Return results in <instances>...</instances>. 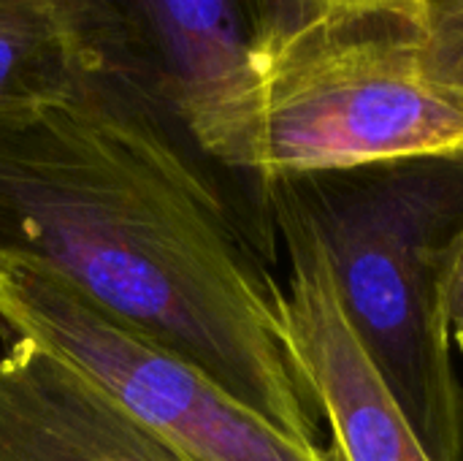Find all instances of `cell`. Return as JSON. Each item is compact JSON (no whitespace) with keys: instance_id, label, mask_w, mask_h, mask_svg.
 I'll use <instances>...</instances> for the list:
<instances>
[{"instance_id":"6da1fadb","label":"cell","mask_w":463,"mask_h":461,"mask_svg":"<svg viewBox=\"0 0 463 461\" xmlns=\"http://www.w3.org/2000/svg\"><path fill=\"white\" fill-rule=\"evenodd\" d=\"M0 250L35 258L320 448L252 258L203 158L152 117L71 92L0 111Z\"/></svg>"},{"instance_id":"7a4b0ae2","label":"cell","mask_w":463,"mask_h":461,"mask_svg":"<svg viewBox=\"0 0 463 461\" xmlns=\"http://www.w3.org/2000/svg\"><path fill=\"white\" fill-rule=\"evenodd\" d=\"M285 179L326 247L342 310L431 461H463L450 283L463 253V155Z\"/></svg>"},{"instance_id":"3957f363","label":"cell","mask_w":463,"mask_h":461,"mask_svg":"<svg viewBox=\"0 0 463 461\" xmlns=\"http://www.w3.org/2000/svg\"><path fill=\"white\" fill-rule=\"evenodd\" d=\"M73 92L141 111L203 160L244 171L258 0H49Z\"/></svg>"},{"instance_id":"277c9868","label":"cell","mask_w":463,"mask_h":461,"mask_svg":"<svg viewBox=\"0 0 463 461\" xmlns=\"http://www.w3.org/2000/svg\"><path fill=\"white\" fill-rule=\"evenodd\" d=\"M0 340L73 367L179 461H342L301 446L203 370L84 296L52 266L0 250Z\"/></svg>"},{"instance_id":"5b68a950","label":"cell","mask_w":463,"mask_h":461,"mask_svg":"<svg viewBox=\"0 0 463 461\" xmlns=\"http://www.w3.org/2000/svg\"><path fill=\"white\" fill-rule=\"evenodd\" d=\"M244 174L255 182L372 160L463 155V111L420 52L388 35L296 43L260 68Z\"/></svg>"},{"instance_id":"8992f818","label":"cell","mask_w":463,"mask_h":461,"mask_svg":"<svg viewBox=\"0 0 463 461\" xmlns=\"http://www.w3.org/2000/svg\"><path fill=\"white\" fill-rule=\"evenodd\" d=\"M258 187L290 261L285 285L271 280L277 337L328 443L342 461H431L342 310L312 217L285 179Z\"/></svg>"},{"instance_id":"52a82bcc","label":"cell","mask_w":463,"mask_h":461,"mask_svg":"<svg viewBox=\"0 0 463 461\" xmlns=\"http://www.w3.org/2000/svg\"><path fill=\"white\" fill-rule=\"evenodd\" d=\"M0 461H179L73 367L27 340L0 351Z\"/></svg>"},{"instance_id":"ba28073f","label":"cell","mask_w":463,"mask_h":461,"mask_svg":"<svg viewBox=\"0 0 463 461\" xmlns=\"http://www.w3.org/2000/svg\"><path fill=\"white\" fill-rule=\"evenodd\" d=\"M258 73L304 41L388 35L420 52L434 84L463 111V0H258Z\"/></svg>"},{"instance_id":"9c48e42d","label":"cell","mask_w":463,"mask_h":461,"mask_svg":"<svg viewBox=\"0 0 463 461\" xmlns=\"http://www.w3.org/2000/svg\"><path fill=\"white\" fill-rule=\"evenodd\" d=\"M73 71L49 0H0V111L65 101Z\"/></svg>"},{"instance_id":"30bf717a","label":"cell","mask_w":463,"mask_h":461,"mask_svg":"<svg viewBox=\"0 0 463 461\" xmlns=\"http://www.w3.org/2000/svg\"><path fill=\"white\" fill-rule=\"evenodd\" d=\"M448 310H450V340L458 345V351H463V253L461 258H458L453 283H450Z\"/></svg>"}]
</instances>
